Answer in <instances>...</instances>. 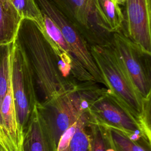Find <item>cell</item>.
Wrapping results in <instances>:
<instances>
[{
	"instance_id": "obj_4",
	"label": "cell",
	"mask_w": 151,
	"mask_h": 151,
	"mask_svg": "<svg viewBox=\"0 0 151 151\" xmlns=\"http://www.w3.org/2000/svg\"><path fill=\"white\" fill-rule=\"evenodd\" d=\"M11 84L18 123L23 133L38 102L31 71L14 42L11 55Z\"/></svg>"
},
{
	"instance_id": "obj_3",
	"label": "cell",
	"mask_w": 151,
	"mask_h": 151,
	"mask_svg": "<svg viewBox=\"0 0 151 151\" xmlns=\"http://www.w3.org/2000/svg\"><path fill=\"white\" fill-rule=\"evenodd\" d=\"M89 111L99 124L118 129L136 138L151 141L150 132L146 129L142 120L109 90L92 102Z\"/></svg>"
},
{
	"instance_id": "obj_13",
	"label": "cell",
	"mask_w": 151,
	"mask_h": 151,
	"mask_svg": "<svg viewBox=\"0 0 151 151\" xmlns=\"http://www.w3.org/2000/svg\"><path fill=\"white\" fill-rule=\"evenodd\" d=\"M107 127L116 151H150L151 143L131 136L126 133Z\"/></svg>"
},
{
	"instance_id": "obj_14",
	"label": "cell",
	"mask_w": 151,
	"mask_h": 151,
	"mask_svg": "<svg viewBox=\"0 0 151 151\" xmlns=\"http://www.w3.org/2000/svg\"><path fill=\"white\" fill-rule=\"evenodd\" d=\"M90 151H116L107 127L94 120L89 126Z\"/></svg>"
},
{
	"instance_id": "obj_20",
	"label": "cell",
	"mask_w": 151,
	"mask_h": 151,
	"mask_svg": "<svg viewBox=\"0 0 151 151\" xmlns=\"http://www.w3.org/2000/svg\"><path fill=\"white\" fill-rule=\"evenodd\" d=\"M0 151H2V149H1V147H0Z\"/></svg>"
},
{
	"instance_id": "obj_18",
	"label": "cell",
	"mask_w": 151,
	"mask_h": 151,
	"mask_svg": "<svg viewBox=\"0 0 151 151\" xmlns=\"http://www.w3.org/2000/svg\"><path fill=\"white\" fill-rule=\"evenodd\" d=\"M0 147H1L2 151H7V146L5 139V136L0 125Z\"/></svg>"
},
{
	"instance_id": "obj_1",
	"label": "cell",
	"mask_w": 151,
	"mask_h": 151,
	"mask_svg": "<svg viewBox=\"0 0 151 151\" xmlns=\"http://www.w3.org/2000/svg\"><path fill=\"white\" fill-rule=\"evenodd\" d=\"M14 42L22 52L31 71L38 104L73 89L78 83L63 77L51 45L34 21L21 20Z\"/></svg>"
},
{
	"instance_id": "obj_6",
	"label": "cell",
	"mask_w": 151,
	"mask_h": 151,
	"mask_svg": "<svg viewBox=\"0 0 151 151\" xmlns=\"http://www.w3.org/2000/svg\"><path fill=\"white\" fill-rule=\"evenodd\" d=\"M83 37L89 46L111 45L113 33L99 25L94 0H50Z\"/></svg>"
},
{
	"instance_id": "obj_11",
	"label": "cell",
	"mask_w": 151,
	"mask_h": 151,
	"mask_svg": "<svg viewBox=\"0 0 151 151\" xmlns=\"http://www.w3.org/2000/svg\"><path fill=\"white\" fill-rule=\"evenodd\" d=\"M99 25L106 31H120L124 22V15L116 0H94Z\"/></svg>"
},
{
	"instance_id": "obj_2",
	"label": "cell",
	"mask_w": 151,
	"mask_h": 151,
	"mask_svg": "<svg viewBox=\"0 0 151 151\" xmlns=\"http://www.w3.org/2000/svg\"><path fill=\"white\" fill-rule=\"evenodd\" d=\"M90 51L106 87L141 120L146 100L133 85L112 45H92L90 47Z\"/></svg>"
},
{
	"instance_id": "obj_15",
	"label": "cell",
	"mask_w": 151,
	"mask_h": 151,
	"mask_svg": "<svg viewBox=\"0 0 151 151\" xmlns=\"http://www.w3.org/2000/svg\"><path fill=\"white\" fill-rule=\"evenodd\" d=\"M13 43L0 44V107L11 85V55Z\"/></svg>"
},
{
	"instance_id": "obj_12",
	"label": "cell",
	"mask_w": 151,
	"mask_h": 151,
	"mask_svg": "<svg viewBox=\"0 0 151 151\" xmlns=\"http://www.w3.org/2000/svg\"><path fill=\"white\" fill-rule=\"evenodd\" d=\"M22 19L10 0H0V44L14 41Z\"/></svg>"
},
{
	"instance_id": "obj_10",
	"label": "cell",
	"mask_w": 151,
	"mask_h": 151,
	"mask_svg": "<svg viewBox=\"0 0 151 151\" xmlns=\"http://www.w3.org/2000/svg\"><path fill=\"white\" fill-rule=\"evenodd\" d=\"M22 149V151H55L50 131L36 105L23 132Z\"/></svg>"
},
{
	"instance_id": "obj_16",
	"label": "cell",
	"mask_w": 151,
	"mask_h": 151,
	"mask_svg": "<svg viewBox=\"0 0 151 151\" xmlns=\"http://www.w3.org/2000/svg\"><path fill=\"white\" fill-rule=\"evenodd\" d=\"M22 19L34 21L41 31H44L42 13L35 0H10Z\"/></svg>"
},
{
	"instance_id": "obj_8",
	"label": "cell",
	"mask_w": 151,
	"mask_h": 151,
	"mask_svg": "<svg viewBox=\"0 0 151 151\" xmlns=\"http://www.w3.org/2000/svg\"><path fill=\"white\" fill-rule=\"evenodd\" d=\"M123 33L145 53L151 55V1L125 0Z\"/></svg>"
},
{
	"instance_id": "obj_9",
	"label": "cell",
	"mask_w": 151,
	"mask_h": 151,
	"mask_svg": "<svg viewBox=\"0 0 151 151\" xmlns=\"http://www.w3.org/2000/svg\"><path fill=\"white\" fill-rule=\"evenodd\" d=\"M93 120L89 109L83 112L62 133L55 151H90L89 126Z\"/></svg>"
},
{
	"instance_id": "obj_7",
	"label": "cell",
	"mask_w": 151,
	"mask_h": 151,
	"mask_svg": "<svg viewBox=\"0 0 151 151\" xmlns=\"http://www.w3.org/2000/svg\"><path fill=\"white\" fill-rule=\"evenodd\" d=\"M41 11L57 25L73 54L97 83L105 86L103 78L90 51V46L76 28L50 0H35Z\"/></svg>"
},
{
	"instance_id": "obj_19",
	"label": "cell",
	"mask_w": 151,
	"mask_h": 151,
	"mask_svg": "<svg viewBox=\"0 0 151 151\" xmlns=\"http://www.w3.org/2000/svg\"><path fill=\"white\" fill-rule=\"evenodd\" d=\"M116 2L118 3V4L119 5H124V3H125V0H116Z\"/></svg>"
},
{
	"instance_id": "obj_17",
	"label": "cell",
	"mask_w": 151,
	"mask_h": 151,
	"mask_svg": "<svg viewBox=\"0 0 151 151\" xmlns=\"http://www.w3.org/2000/svg\"><path fill=\"white\" fill-rule=\"evenodd\" d=\"M42 13L43 15L44 19V32H45L47 35L60 49L63 50L65 52L74 57L72 51L70 46L68 45V44L65 40L64 38L63 37L59 28L47 15H46L42 12Z\"/></svg>"
},
{
	"instance_id": "obj_5",
	"label": "cell",
	"mask_w": 151,
	"mask_h": 151,
	"mask_svg": "<svg viewBox=\"0 0 151 151\" xmlns=\"http://www.w3.org/2000/svg\"><path fill=\"white\" fill-rule=\"evenodd\" d=\"M112 47L137 92L145 100L150 99L151 55L120 31L113 33Z\"/></svg>"
}]
</instances>
